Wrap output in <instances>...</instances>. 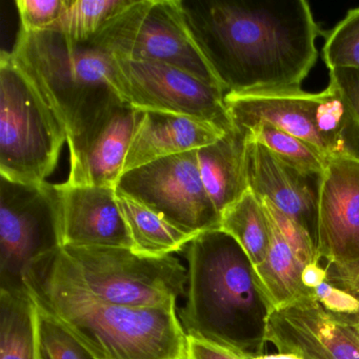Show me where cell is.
Here are the masks:
<instances>
[{"label": "cell", "mask_w": 359, "mask_h": 359, "mask_svg": "<svg viewBox=\"0 0 359 359\" xmlns=\"http://www.w3.org/2000/svg\"><path fill=\"white\" fill-rule=\"evenodd\" d=\"M266 214L271 224L270 249L264 262L253 268L258 289L273 312L293 304L313 290L302 283V271L306 266L294 255L270 214Z\"/></svg>", "instance_id": "ffe728a7"}, {"label": "cell", "mask_w": 359, "mask_h": 359, "mask_svg": "<svg viewBox=\"0 0 359 359\" xmlns=\"http://www.w3.org/2000/svg\"><path fill=\"white\" fill-rule=\"evenodd\" d=\"M87 43L113 57L171 65L224 90L187 24L182 0H131Z\"/></svg>", "instance_id": "52a82bcc"}, {"label": "cell", "mask_w": 359, "mask_h": 359, "mask_svg": "<svg viewBox=\"0 0 359 359\" xmlns=\"http://www.w3.org/2000/svg\"><path fill=\"white\" fill-rule=\"evenodd\" d=\"M111 58L115 90L133 108L203 119L226 132L234 128L220 88L163 62Z\"/></svg>", "instance_id": "9c48e42d"}, {"label": "cell", "mask_w": 359, "mask_h": 359, "mask_svg": "<svg viewBox=\"0 0 359 359\" xmlns=\"http://www.w3.org/2000/svg\"><path fill=\"white\" fill-rule=\"evenodd\" d=\"M241 359H302V357L292 353H275V354H238Z\"/></svg>", "instance_id": "d6a6232c"}, {"label": "cell", "mask_w": 359, "mask_h": 359, "mask_svg": "<svg viewBox=\"0 0 359 359\" xmlns=\"http://www.w3.org/2000/svg\"><path fill=\"white\" fill-rule=\"evenodd\" d=\"M329 278L327 268H323L318 264H311L304 266L302 271V283L304 287L310 290L316 289L321 283H325Z\"/></svg>", "instance_id": "1f68e13d"}, {"label": "cell", "mask_w": 359, "mask_h": 359, "mask_svg": "<svg viewBox=\"0 0 359 359\" xmlns=\"http://www.w3.org/2000/svg\"><path fill=\"white\" fill-rule=\"evenodd\" d=\"M55 184H22L0 176V289L24 287L35 257L57 245Z\"/></svg>", "instance_id": "30bf717a"}, {"label": "cell", "mask_w": 359, "mask_h": 359, "mask_svg": "<svg viewBox=\"0 0 359 359\" xmlns=\"http://www.w3.org/2000/svg\"><path fill=\"white\" fill-rule=\"evenodd\" d=\"M0 359H43L41 312L25 287L0 289Z\"/></svg>", "instance_id": "d6986e66"}, {"label": "cell", "mask_w": 359, "mask_h": 359, "mask_svg": "<svg viewBox=\"0 0 359 359\" xmlns=\"http://www.w3.org/2000/svg\"><path fill=\"white\" fill-rule=\"evenodd\" d=\"M260 201L264 203V209L270 214L285 243L299 262L304 266L318 264L320 258L317 252L316 243L310 233L295 219L279 211L270 201L266 199H260Z\"/></svg>", "instance_id": "484cf974"}, {"label": "cell", "mask_w": 359, "mask_h": 359, "mask_svg": "<svg viewBox=\"0 0 359 359\" xmlns=\"http://www.w3.org/2000/svg\"><path fill=\"white\" fill-rule=\"evenodd\" d=\"M226 131L194 117L142 112L126 157L123 174L153 161L196 151L219 140Z\"/></svg>", "instance_id": "e0dca14e"}, {"label": "cell", "mask_w": 359, "mask_h": 359, "mask_svg": "<svg viewBox=\"0 0 359 359\" xmlns=\"http://www.w3.org/2000/svg\"><path fill=\"white\" fill-rule=\"evenodd\" d=\"M68 5L69 0H15L20 29L28 32L49 30Z\"/></svg>", "instance_id": "83f0119b"}, {"label": "cell", "mask_w": 359, "mask_h": 359, "mask_svg": "<svg viewBox=\"0 0 359 359\" xmlns=\"http://www.w3.org/2000/svg\"><path fill=\"white\" fill-rule=\"evenodd\" d=\"M338 287L359 298V272L352 278L338 285Z\"/></svg>", "instance_id": "836d02e7"}, {"label": "cell", "mask_w": 359, "mask_h": 359, "mask_svg": "<svg viewBox=\"0 0 359 359\" xmlns=\"http://www.w3.org/2000/svg\"><path fill=\"white\" fill-rule=\"evenodd\" d=\"M317 302L329 312L346 316H358L359 298L329 281L313 290Z\"/></svg>", "instance_id": "f1b7e54d"}, {"label": "cell", "mask_w": 359, "mask_h": 359, "mask_svg": "<svg viewBox=\"0 0 359 359\" xmlns=\"http://www.w3.org/2000/svg\"><path fill=\"white\" fill-rule=\"evenodd\" d=\"M11 53L66 130L68 146L121 100L113 83L111 56L58 31L20 29Z\"/></svg>", "instance_id": "5b68a950"}, {"label": "cell", "mask_w": 359, "mask_h": 359, "mask_svg": "<svg viewBox=\"0 0 359 359\" xmlns=\"http://www.w3.org/2000/svg\"><path fill=\"white\" fill-rule=\"evenodd\" d=\"M330 83L339 92L353 118L359 126V69H332L330 70Z\"/></svg>", "instance_id": "f546056e"}, {"label": "cell", "mask_w": 359, "mask_h": 359, "mask_svg": "<svg viewBox=\"0 0 359 359\" xmlns=\"http://www.w3.org/2000/svg\"><path fill=\"white\" fill-rule=\"evenodd\" d=\"M317 252L327 281L338 285L359 272V159L329 158L321 180Z\"/></svg>", "instance_id": "8fae6325"}, {"label": "cell", "mask_w": 359, "mask_h": 359, "mask_svg": "<svg viewBox=\"0 0 359 359\" xmlns=\"http://www.w3.org/2000/svg\"><path fill=\"white\" fill-rule=\"evenodd\" d=\"M247 140V134L234 127L213 144L197 150L201 182L220 215L249 190Z\"/></svg>", "instance_id": "ac0fdd59"}, {"label": "cell", "mask_w": 359, "mask_h": 359, "mask_svg": "<svg viewBox=\"0 0 359 359\" xmlns=\"http://www.w3.org/2000/svg\"><path fill=\"white\" fill-rule=\"evenodd\" d=\"M116 196L134 253L149 257L172 255L186 249L196 237L178 230L152 210L117 191Z\"/></svg>", "instance_id": "44dd1931"}, {"label": "cell", "mask_w": 359, "mask_h": 359, "mask_svg": "<svg viewBox=\"0 0 359 359\" xmlns=\"http://www.w3.org/2000/svg\"><path fill=\"white\" fill-rule=\"evenodd\" d=\"M116 191L187 234L197 236L220 228V213L201 182L197 150L126 172L117 182Z\"/></svg>", "instance_id": "ba28073f"}, {"label": "cell", "mask_w": 359, "mask_h": 359, "mask_svg": "<svg viewBox=\"0 0 359 359\" xmlns=\"http://www.w3.org/2000/svg\"><path fill=\"white\" fill-rule=\"evenodd\" d=\"M191 32L226 93L300 89L321 35L306 0H182Z\"/></svg>", "instance_id": "6da1fadb"}, {"label": "cell", "mask_w": 359, "mask_h": 359, "mask_svg": "<svg viewBox=\"0 0 359 359\" xmlns=\"http://www.w3.org/2000/svg\"><path fill=\"white\" fill-rule=\"evenodd\" d=\"M247 135L249 140L264 144L281 161L300 171L323 175L329 158L299 138L266 123H258Z\"/></svg>", "instance_id": "cb8c5ba5"}, {"label": "cell", "mask_w": 359, "mask_h": 359, "mask_svg": "<svg viewBox=\"0 0 359 359\" xmlns=\"http://www.w3.org/2000/svg\"><path fill=\"white\" fill-rule=\"evenodd\" d=\"M131 0H69L60 20L49 29L76 43H87Z\"/></svg>", "instance_id": "603a6c76"}, {"label": "cell", "mask_w": 359, "mask_h": 359, "mask_svg": "<svg viewBox=\"0 0 359 359\" xmlns=\"http://www.w3.org/2000/svg\"><path fill=\"white\" fill-rule=\"evenodd\" d=\"M186 249L187 300L178 317L187 335L237 354H264L272 309L241 245L215 229L197 235Z\"/></svg>", "instance_id": "7a4b0ae2"}, {"label": "cell", "mask_w": 359, "mask_h": 359, "mask_svg": "<svg viewBox=\"0 0 359 359\" xmlns=\"http://www.w3.org/2000/svg\"><path fill=\"white\" fill-rule=\"evenodd\" d=\"M58 195L57 245H97L131 249L117 203L116 189L55 184Z\"/></svg>", "instance_id": "9a60e30c"}, {"label": "cell", "mask_w": 359, "mask_h": 359, "mask_svg": "<svg viewBox=\"0 0 359 359\" xmlns=\"http://www.w3.org/2000/svg\"><path fill=\"white\" fill-rule=\"evenodd\" d=\"M142 111L117 100L69 144L67 186L116 189Z\"/></svg>", "instance_id": "4fadbf2b"}, {"label": "cell", "mask_w": 359, "mask_h": 359, "mask_svg": "<svg viewBox=\"0 0 359 359\" xmlns=\"http://www.w3.org/2000/svg\"><path fill=\"white\" fill-rule=\"evenodd\" d=\"M320 94L297 90L226 93V108L235 128L247 134L260 123L299 138L325 155L327 147L318 131Z\"/></svg>", "instance_id": "2e32d148"}, {"label": "cell", "mask_w": 359, "mask_h": 359, "mask_svg": "<svg viewBox=\"0 0 359 359\" xmlns=\"http://www.w3.org/2000/svg\"><path fill=\"white\" fill-rule=\"evenodd\" d=\"M184 359H241L237 353L213 342L187 335Z\"/></svg>", "instance_id": "4dcf8cb0"}, {"label": "cell", "mask_w": 359, "mask_h": 359, "mask_svg": "<svg viewBox=\"0 0 359 359\" xmlns=\"http://www.w3.org/2000/svg\"><path fill=\"white\" fill-rule=\"evenodd\" d=\"M323 57L329 70L359 69V8L348 11L344 20L327 33Z\"/></svg>", "instance_id": "d4e9b609"}, {"label": "cell", "mask_w": 359, "mask_h": 359, "mask_svg": "<svg viewBox=\"0 0 359 359\" xmlns=\"http://www.w3.org/2000/svg\"><path fill=\"white\" fill-rule=\"evenodd\" d=\"M39 312L70 334L93 359H184L187 333L177 306H119L25 275Z\"/></svg>", "instance_id": "3957f363"}, {"label": "cell", "mask_w": 359, "mask_h": 359, "mask_svg": "<svg viewBox=\"0 0 359 359\" xmlns=\"http://www.w3.org/2000/svg\"><path fill=\"white\" fill-rule=\"evenodd\" d=\"M43 359H93L70 334L41 313Z\"/></svg>", "instance_id": "4316f807"}, {"label": "cell", "mask_w": 359, "mask_h": 359, "mask_svg": "<svg viewBox=\"0 0 359 359\" xmlns=\"http://www.w3.org/2000/svg\"><path fill=\"white\" fill-rule=\"evenodd\" d=\"M25 275L134 308L175 304L188 285V269L173 255L149 257L128 248L97 245L50 248Z\"/></svg>", "instance_id": "277c9868"}, {"label": "cell", "mask_w": 359, "mask_h": 359, "mask_svg": "<svg viewBox=\"0 0 359 359\" xmlns=\"http://www.w3.org/2000/svg\"><path fill=\"white\" fill-rule=\"evenodd\" d=\"M357 325H358V320H357ZM358 327H359V325H358Z\"/></svg>", "instance_id": "e575fe53"}, {"label": "cell", "mask_w": 359, "mask_h": 359, "mask_svg": "<svg viewBox=\"0 0 359 359\" xmlns=\"http://www.w3.org/2000/svg\"><path fill=\"white\" fill-rule=\"evenodd\" d=\"M245 172L249 190L302 224L317 245L323 175L306 173L281 161L255 140H247Z\"/></svg>", "instance_id": "5bb4252c"}, {"label": "cell", "mask_w": 359, "mask_h": 359, "mask_svg": "<svg viewBox=\"0 0 359 359\" xmlns=\"http://www.w3.org/2000/svg\"><path fill=\"white\" fill-rule=\"evenodd\" d=\"M266 341L302 359H359L357 316L329 312L313 291L270 313Z\"/></svg>", "instance_id": "7c38bea8"}, {"label": "cell", "mask_w": 359, "mask_h": 359, "mask_svg": "<svg viewBox=\"0 0 359 359\" xmlns=\"http://www.w3.org/2000/svg\"><path fill=\"white\" fill-rule=\"evenodd\" d=\"M67 133L11 52L0 53V176L41 184L55 171Z\"/></svg>", "instance_id": "8992f818"}, {"label": "cell", "mask_w": 359, "mask_h": 359, "mask_svg": "<svg viewBox=\"0 0 359 359\" xmlns=\"http://www.w3.org/2000/svg\"><path fill=\"white\" fill-rule=\"evenodd\" d=\"M219 229L237 241L252 266L264 262L270 249V219L262 201L251 191L222 212Z\"/></svg>", "instance_id": "7402d4cb"}]
</instances>
